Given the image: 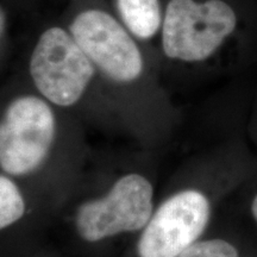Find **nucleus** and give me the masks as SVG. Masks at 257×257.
I'll list each match as a JSON object with an SVG mask.
<instances>
[{"label": "nucleus", "mask_w": 257, "mask_h": 257, "mask_svg": "<svg viewBox=\"0 0 257 257\" xmlns=\"http://www.w3.org/2000/svg\"><path fill=\"white\" fill-rule=\"evenodd\" d=\"M59 136L55 106L38 93L16 95L0 119V170L12 178L37 175L53 156Z\"/></svg>", "instance_id": "obj_1"}, {"label": "nucleus", "mask_w": 257, "mask_h": 257, "mask_svg": "<svg viewBox=\"0 0 257 257\" xmlns=\"http://www.w3.org/2000/svg\"><path fill=\"white\" fill-rule=\"evenodd\" d=\"M156 205L152 180L142 173H125L99 195L80 202L73 214V229L87 244L141 233Z\"/></svg>", "instance_id": "obj_2"}, {"label": "nucleus", "mask_w": 257, "mask_h": 257, "mask_svg": "<svg viewBox=\"0 0 257 257\" xmlns=\"http://www.w3.org/2000/svg\"><path fill=\"white\" fill-rule=\"evenodd\" d=\"M237 27L234 10L224 0H169L161 29L168 59L186 63L207 60Z\"/></svg>", "instance_id": "obj_3"}, {"label": "nucleus", "mask_w": 257, "mask_h": 257, "mask_svg": "<svg viewBox=\"0 0 257 257\" xmlns=\"http://www.w3.org/2000/svg\"><path fill=\"white\" fill-rule=\"evenodd\" d=\"M29 73L38 94L55 107H72L83 98L98 72L69 29L50 27L32 49Z\"/></svg>", "instance_id": "obj_4"}, {"label": "nucleus", "mask_w": 257, "mask_h": 257, "mask_svg": "<svg viewBox=\"0 0 257 257\" xmlns=\"http://www.w3.org/2000/svg\"><path fill=\"white\" fill-rule=\"evenodd\" d=\"M212 216V202L202 189L182 187L156 205L135 244L136 257H178L202 238Z\"/></svg>", "instance_id": "obj_5"}, {"label": "nucleus", "mask_w": 257, "mask_h": 257, "mask_svg": "<svg viewBox=\"0 0 257 257\" xmlns=\"http://www.w3.org/2000/svg\"><path fill=\"white\" fill-rule=\"evenodd\" d=\"M69 31L96 72L106 79L119 85L141 79L144 60L136 38L108 12L101 9L82 10L74 17Z\"/></svg>", "instance_id": "obj_6"}, {"label": "nucleus", "mask_w": 257, "mask_h": 257, "mask_svg": "<svg viewBox=\"0 0 257 257\" xmlns=\"http://www.w3.org/2000/svg\"><path fill=\"white\" fill-rule=\"evenodd\" d=\"M120 22L141 41L155 37L163 23L160 0H115Z\"/></svg>", "instance_id": "obj_7"}, {"label": "nucleus", "mask_w": 257, "mask_h": 257, "mask_svg": "<svg viewBox=\"0 0 257 257\" xmlns=\"http://www.w3.org/2000/svg\"><path fill=\"white\" fill-rule=\"evenodd\" d=\"M28 213V200L17 179L0 173V229L6 231Z\"/></svg>", "instance_id": "obj_8"}, {"label": "nucleus", "mask_w": 257, "mask_h": 257, "mask_svg": "<svg viewBox=\"0 0 257 257\" xmlns=\"http://www.w3.org/2000/svg\"><path fill=\"white\" fill-rule=\"evenodd\" d=\"M178 257H239V252L224 238H201Z\"/></svg>", "instance_id": "obj_9"}, {"label": "nucleus", "mask_w": 257, "mask_h": 257, "mask_svg": "<svg viewBox=\"0 0 257 257\" xmlns=\"http://www.w3.org/2000/svg\"><path fill=\"white\" fill-rule=\"evenodd\" d=\"M250 211H251V214H252L253 219H255V221L257 223V194L252 199L251 206H250Z\"/></svg>", "instance_id": "obj_10"}]
</instances>
